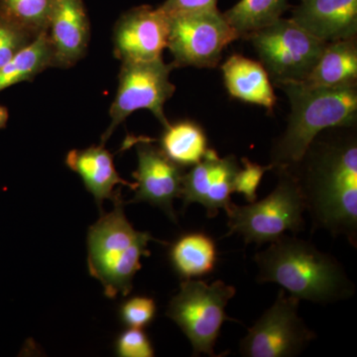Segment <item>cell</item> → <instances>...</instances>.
Segmentation results:
<instances>
[{"instance_id": "1", "label": "cell", "mask_w": 357, "mask_h": 357, "mask_svg": "<svg viewBox=\"0 0 357 357\" xmlns=\"http://www.w3.org/2000/svg\"><path fill=\"white\" fill-rule=\"evenodd\" d=\"M298 180L314 227L356 246V141L340 140L312 154L304 178Z\"/></svg>"}, {"instance_id": "2", "label": "cell", "mask_w": 357, "mask_h": 357, "mask_svg": "<svg viewBox=\"0 0 357 357\" xmlns=\"http://www.w3.org/2000/svg\"><path fill=\"white\" fill-rule=\"evenodd\" d=\"M259 283L278 284L297 299L328 304L354 293L344 267L309 241L282 236L255 256Z\"/></svg>"}, {"instance_id": "3", "label": "cell", "mask_w": 357, "mask_h": 357, "mask_svg": "<svg viewBox=\"0 0 357 357\" xmlns=\"http://www.w3.org/2000/svg\"><path fill=\"white\" fill-rule=\"evenodd\" d=\"M279 88L288 96L291 112L285 133L274 147L273 169L289 171L300 165L317 136L325 129L356 123V84L321 86L302 82Z\"/></svg>"}, {"instance_id": "4", "label": "cell", "mask_w": 357, "mask_h": 357, "mask_svg": "<svg viewBox=\"0 0 357 357\" xmlns=\"http://www.w3.org/2000/svg\"><path fill=\"white\" fill-rule=\"evenodd\" d=\"M122 199L110 213H100L88 234V267L110 299L126 297L141 268V258L150 256L148 244L156 241L149 232L138 231L124 213Z\"/></svg>"}, {"instance_id": "5", "label": "cell", "mask_w": 357, "mask_h": 357, "mask_svg": "<svg viewBox=\"0 0 357 357\" xmlns=\"http://www.w3.org/2000/svg\"><path fill=\"white\" fill-rule=\"evenodd\" d=\"M278 171V184L267 198L246 206L232 203L227 208V236L239 234L245 243L262 245L304 229L306 203L299 180L290 171Z\"/></svg>"}, {"instance_id": "6", "label": "cell", "mask_w": 357, "mask_h": 357, "mask_svg": "<svg viewBox=\"0 0 357 357\" xmlns=\"http://www.w3.org/2000/svg\"><path fill=\"white\" fill-rule=\"evenodd\" d=\"M236 293L234 286L220 280L206 284L189 279L181 284L177 295L169 303L167 316L189 338L194 356H218L215 347L220 328L231 319L225 309Z\"/></svg>"}, {"instance_id": "7", "label": "cell", "mask_w": 357, "mask_h": 357, "mask_svg": "<svg viewBox=\"0 0 357 357\" xmlns=\"http://www.w3.org/2000/svg\"><path fill=\"white\" fill-rule=\"evenodd\" d=\"M246 38L255 47L270 79L278 86L306 81L326 44L291 18H280Z\"/></svg>"}, {"instance_id": "8", "label": "cell", "mask_w": 357, "mask_h": 357, "mask_svg": "<svg viewBox=\"0 0 357 357\" xmlns=\"http://www.w3.org/2000/svg\"><path fill=\"white\" fill-rule=\"evenodd\" d=\"M169 16L167 48L174 67L215 68L238 34L218 8L178 11Z\"/></svg>"}, {"instance_id": "9", "label": "cell", "mask_w": 357, "mask_h": 357, "mask_svg": "<svg viewBox=\"0 0 357 357\" xmlns=\"http://www.w3.org/2000/svg\"><path fill=\"white\" fill-rule=\"evenodd\" d=\"M173 64L163 59L122 62L114 102L110 107V124L102 137V145L109 139L117 126L138 109H148L166 128L169 122L164 105L172 98L176 86L170 81Z\"/></svg>"}, {"instance_id": "10", "label": "cell", "mask_w": 357, "mask_h": 357, "mask_svg": "<svg viewBox=\"0 0 357 357\" xmlns=\"http://www.w3.org/2000/svg\"><path fill=\"white\" fill-rule=\"evenodd\" d=\"M300 300L282 290L274 304L248 330L241 340V356L292 357L299 356L316 335L298 314Z\"/></svg>"}, {"instance_id": "11", "label": "cell", "mask_w": 357, "mask_h": 357, "mask_svg": "<svg viewBox=\"0 0 357 357\" xmlns=\"http://www.w3.org/2000/svg\"><path fill=\"white\" fill-rule=\"evenodd\" d=\"M148 138L133 139L137 151L135 195L130 203H148L161 208L173 222H177L174 199L182 192L183 167L174 163Z\"/></svg>"}, {"instance_id": "12", "label": "cell", "mask_w": 357, "mask_h": 357, "mask_svg": "<svg viewBox=\"0 0 357 357\" xmlns=\"http://www.w3.org/2000/svg\"><path fill=\"white\" fill-rule=\"evenodd\" d=\"M169 16L160 7H134L122 14L115 24V57L121 62L152 61L162 58L167 48Z\"/></svg>"}, {"instance_id": "13", "label": "cell", "mask_w": 357, "mask_h": 357, "mask_svg": "<svg viewBox=\"0 0 357 357\" xmlns=\"http://www.w3.org/2000/svg\"><path fill=\"white\" fill-rule=\"evenodd\" d=\"M239 168L234 155L220 158L208 148L203 160L184 174L180 197L184 208L192 204H202L208 218L217 217L220 210L227 211L232 204L230 196Z\"/></svg>"}, {"instance_id": "14", "label": "cell", "mask_w": 357, "mask_h": 357, "mask_svg": "<svg viewBox=\"0 0 357 357\" xmlns=\"http://www.w3.org/2000/svg\"><path fill=\"white\" fill-rule=\"evenodd\" d=\"M53 67H73L88 49L89 21L83 0H54L47 28Z\"/></svg>"}, {"instance_id": "15", "label": "cell", "mask_w": 357, "mask_h": 357, "mask_svg": "<svg viewBox=\"0 0 357 357\" xmlns=\"http://www.w3.org/2000/svg\"><path fill=\"white\" fill-rule=\"evenodd\" d=\"M291 20L325 43L356 38L357 0H301Z\"/></svg>"}, {"instance_id": "16", "label": "cell", "mask_w": 357, "mask_h": 357, "mask_svg": "<svg viewBox=\"0 0 357 357\" xmlns=\"http://www.w3.org/2000/svg\"><path fill=\"white\" fill-rule=\"evenodd\" d=\"M66 165L79 174L84 187L93 195L96 203L102 213L105 199L114 202L121 199V190L117 185H126L135 190V183L123 180L115 169L114 156L103 145L91 146L82 150H72L66 157Z\"/></svg>"}, {"instance_id": "17", "label": "cell", "mask_w": 357, "mask_h": 357, "mask_svg": "<svg viewBox=\"0 0 357 357\" xmlns=\"http://www.w3.org/2000/svg\"><path fill=\"white\" fill-rule=\"evenodd\" d=\"M222 70L225 88L232 98L273 112L277 98L261 63L234 54L225 61Z\"/></svg>"}, {"instance_id": "18", "label": "cell", "mask_w": 357, "mask_h": 357, "mask_svg": "<svg viewBox=\"0 0 357 357\" xmlns=\"http://www.w3.org/2000/svg\"><path fill=\"white\" fill-rule=\"evenodd\" d=\"M305 82L321 86L356 84V39L338 40L326 43L318 63Z\"/></svg>"}, {"instance_id": "19", "label": "cell", "mask_w": 357, "mask_h": 357, "mask_svg": "<svg viewBox=\"0 0 357 357\" xmlns=\"http://www.w3.org/2000/svg\"><path fill=\"white\" fill-rule=\"evenodd\" d=\"M171 265L181 278H198L213 271L218 259L217 246L203 232L178 237L169 251Z\"/></svg>"}, {"instance_id": "20", "label": "cell", "mask_w": 357, "mask_h": 357, "mask_svg": "<svg viewBox=\"0 0 357 357\" xmlns=\"http://www.w3.org/2000/svg\"><path fill=\"white\" fill-rule=\"evenodd\" d=\"M160 149L171 161L183 168L194 166L208 152V138L197 122L181 121L164 128Z\"/></svg>"}, {"instance_id": "21", "label": "cell", "mask_w": 357, "mask_h": 357, "mask_svg": "<svg viewBox=\"0 0 357 357\" xmlns=\"http://www.w3.org/2000/svg\"><path fill=\"white\" fill-rule=\"evenodd\" d=\"M49 67H53V53L45 30L0 68V91L22 82L33 81Z\"/></svg>"}, {"instance_id": "22", "label": "cell", "mask_w": 357, "mask_h": 357, "mask_svg": "<svg viewBox=\"0 0 357 357\" xmlns=\"http://www.w3.org/2000/svg\"><path fill=\"white\" fill-rule=\"evenodd\" d=\"M288 8L289 0H239L223 16L241 38L273 24Z\"/></svg>"}, {"instance_id": "23", "label": "cell", "mask_w": 357, "mask_h": 357, "mask_svg": "<svg viewBox=\"0 0 357 357\" xmlns=\"http://www.w3.org/2000/svg\"><path fill=\"white\" fill-rule=\"evenodd\" d=\"M54 0H0V17L35 36L48 28Z\"/></svg>"}, {"instance_id": "24", "label": "cell", "mask_w": 357, "mask_h": 357, "mask_svg": "<svg viewBox=\"0 0 357 357\" xmlns=\"http://www.w3.org/2000/svg\"><path fill=\"white\" fill-rule=\"evenodd\" d=\"M38 36V35H37ZM36 38L34 34L0 17V68Z\"/></svg>"}, {"instance_id": "25", "label": "cell", "mask_w": 357, "mask_h": 357, "mask_svg": "<svg viewBox=\"0 0 357 357\" xmlns=\"http://www.w3.org/2000/svg\"><path fill=\"white\" fill-rule=\"evenodd\" d=\"M156 312V303L154 299L146 296H134L129 298L119 307L121 321L128 328H145L152 323Z\"/></svg>"}, {"instance_id": "26", "label": "cell", "mask_w": 357, "mask_h": 357, "mask_svg": "<svg viewBox=\"0 0 357 357\" xmlns=\"http://www.w3.org/2000/svg\"><path fill=\"white\" fill-rule=\"evenodd\" d=\"M243 168H239L234 182V192L243 195L248 204L257 199V189L261 182L263 175L267 171L273 170V166L258 165L248 158H243Z\"/></svg>"}, {"instance_id": "27", "label": "cell", "mask_w": 357, "mask_h": 357, "mask_svg": "<svg viewBox=\"0 0 357 357\" xmlns=\"http://www.w3.org/2000/svg\"><path fill=\"white\" fill-rule=\"evenodd\" d=\"M115 352L121 357H153L155 351L151 340L142 328H128L115 342Z\"/></svg>"}, {"instance_id": "28", "label": "cell", "mask_w": 357, "mask_h": 357, "mask_svg": "<svg viewBox=\"0 0 357 357\" xmlns=\"http://www.w3.org/2000/svg\"><path fill=\"white\" fill-rule=\"evenodd\" d=\"M218 0H166L160 8L166 13L218 8Z\"/></svg>"}]
</instances>
